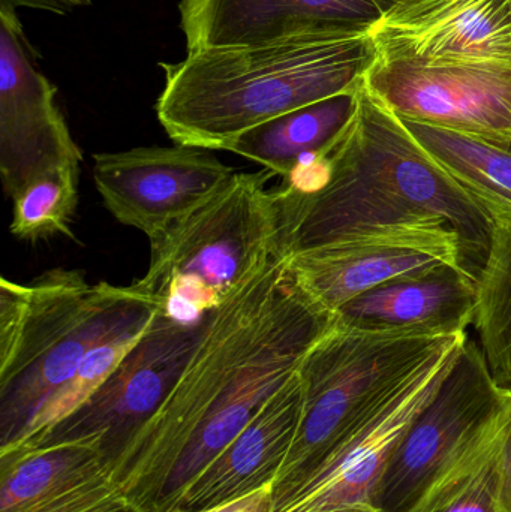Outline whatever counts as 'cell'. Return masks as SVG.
Instances as JSON below:
<instances>
[{
	"mask_svg": "<svg viewBox=\"0 0 511 512\" xmlns=\"http://www.w3.org/2000/svg\"><path fill=\"white\" fill-rule=\"evenodd\" d=\"M161 312L162 304L135 283H89L78 270L56 268L27 285L2 277L0 451L23 441L95 346Z\"/></svg>",
	"mask_w": 511,
	"mask_h": 512,
	"instance_id": "277c9868",
	"label": "cell"
},
{
	"mask_svg": "<svg viewBox=\"0 0 511 512\" xmlns=\"http://www.w3.org/2000/svg\"><path fill=\"white\" fill-rule=\"evenodd\" d=\"M363 84L398 119L511 143V71L377 57Z\"/></svg>",
	"mask_w": 511,
	"mask_h": 512,
	"instance_id": "8fae6325",
	"label": "cell"
},
{
	"mask_svg": "<svg viewBox=\"0 0 511 512\" xmlns=\"http://www.w3.org/2000/svg\"><path fill=\"white\" fill-rule=\"evenodd\" d=\"M398 2V0H377L378 5L383 8V11L386 12L387 9L392 8L395 3Z\"/></svg>",
	"mask_w": 511,
	"mask_h": 512,
	"instance_id": "83f0119b",
	"label": "cell"
},
{
	"mask_svg": "<svg viewBox=\"0 0 511 512\" xmlns=\"http://www.w3.org/2000/svg\"><path fill=\"white\" fill-rule=\"evenodd\" d=\"M357 92L341 93L261 123L231 141L225 152L261 165L287 182L326 155L341 137L356 111Z\"/></svg>",
	"mask_w": 511,
	"mask_h": 512,
	"instance_id": "d6986e66",
	"label": "cell"
},
{
	"mask_svg": "<svg viewBox=\"0 0 511 512\" xmlns=\"http://www.w3.org/2000/svg\"><path fill=\"white\" fill-rule=\"evenodd\" d=\"M335 315L294 279L291 258L279 254L224 306L207 328L173 390L132 439L114 480L135 510L153 512L159 492L195 430L234 382L282 343L326 333Z\"/></svg>",
	"mask_w": 511,
	"mask_h": 512,
	"instance_id": "3957f363",
	"label": "cell"
},
{
	"mask_svg": "<svg viewBox=\"0 0 511 512\" xmlns=\"http://www.w3.org/2000/svg\"><path fill=\"white\" fill-rule=\"evenodd\" d=\"M272 493L273 486L264 487L251 495L198 512H269L270 505H272Z\"/></svg>",
	"mask_w": 511,
	"mask_h": 512,
	"instance_id": "484cf974",
	"label": "cell"
},
{
	"mask_svg": "<svg viewBox=\"0 0 511 512\" xmlns=\"http://www.w3.org/2000/svg\"><path fill=\"white\" fill-rule=\"evenodd\" d=\"M303 387L294 373L248 426L188 484L168 512H198L273 486L299 429Z\"/></svg>",
	"mask_w": 511,
	"mask_h": 512,
	"instance_id": "e0dca14e",
	"label": "cell"
},
{
	"mask_svg": "<svg viewBox=\"0 0 511 512\" xmlns=\"http://www.w3.org/2000/svg\"><path fill=\"white\" fill-rule=\"evenodd\" d=\"M281 254L296 256L401 230L458 237L479 279L494 218L362 84L347 128L318 161L278 189Z\"/></svg>",
	"mask_w": 511,
	"mask_h": 512,
	"instance_id": "6da1fadb",
	"label": "cell"
},
{
	"mask_svg": "<svg viewBox=\"0 0 511 512\" xmlns=\"http://www.w3.org/2000/svg\"><path fill=\"white\" fill-rule=\"evenodd\" d=\"M93 180L117 222L150 243L218 194L234 170L212 150L198 147H137L93 156Z\"/></svg>",
	"mask_w": 511,
	"mask_h": 512,
	"instance_id": "30bf717a",
	"label": "cell"
},
{
	"mask_svg": "<svg viewBox=\"0 0 511 512\" xmlns=\"http://www.w3.org/2000/svg\"><path fill=\"white\" fill-rule=\"evenodd\" d=\"M117 512H141V511L135 510L134 507H128V508H125V510L117 511Z\"/></svg>",
	"mask_w": 511,
	"mask_h": 512,
	"instance_id": "f546056e",
	"label": "cell"
},
{
	"mask_svg": "<svg viewBox=\"0 0 511 512\" xmlns=\"http://www.w3.org/2000/svg\"><path fill=\"white\" fill-rule=\"evenodd\" d=\"M150 324L128 328V330L114 334V336L108 337L107 340L95 346L84 358L71 381L66 382L45 403L44 408L36 415L35 420L27 429L23 441L17 447L32 444L36 439L50 432L60 421L74 414L81 405H84L95 394V391L107 381L108 376L116 370L126 354L134 348L135 343L146 333Z\"/></svg>",
	"mask_w": 511,
	"mask_h": 512,
	"instance_id": "603a6c76",
	"label": "cell"
},
{
	"mask_svg": "<svg viewBox=\"0 0 511 512\" xmlns=\"http://www.w3.org/2000/svg\"><path fill=\"white\" fill-rule=\"evenodd\" d=\"M80 147L56 102V87L33 63L15 9L0 8V177L9 198L32 180L78 167Z\"/></svg>",
	"mask_w": 511,
	"mask_h": 512,
	"instance_id": "7c38bea8",
	"label": "cell"
},
{
	"mask_svg": "<svg viewBox=\"0 0 511 512\" xmlns=\"http://www.w3.org/2000/svg\"><path fill=\"white\" fill-rule=\"evenodd\" d=\"M189 53L257 47L342 27H372L377 0H180Z\"/></svg>",
	"mask_w": 511,
	"mask_h": 512,
	"instance_id": "9a60e30c",
	"label": "cell"
},
{
	"mask_svg": "<svg viewBox=\"0 0 511 512\" xmlns=\"http://www.w3.org/2000/svg\"><path fill=\"white\" fill-rule=\"evenodd\" d=\"M372 27H342L257 47L189 53L161 63L159 123L182 146L227 150L243 132L341 93L357 92L377 60Z\"/></svg>",
	"mask_w": 511,
	"mask_h": 512,
	"instance_id": "7a4b0ae2",
	"label": "cell"
},
{
	"mask_svg": "<svg viewBox=\"0 0 511 512\" xmlns=\"http://www.w3.org/2000/svg\"><path fill=\"white\" fill-rule=\"evenodd\" d=\"M511 403L479 343L465 337L449 372L387 460L369 507L413 512L497 435Z\"/></svg>",
	"mask_w": 511,
	"mask_h": 512,
	"instance_id": "52a82bcc",
	"label": "cell"
},
{
	"mask_svg": "<svg viewBox=\"0 0 511 512\" xmlns=\"http://www.w3.org/2000/svg\"><path fill=\"white\" fill-rule=\"evenodd\" d=\"M372 36L378 59L511 71V0H398Z\"/></svg>",
	"mask_w": 511,
	"mask_h": 512,
	"instance_id": "4fadbf2b",
	"label": "cell"
},
{
	"mask_svg": "<svg viewBox=\"0 0 511 512\" xmlns=\"http://www.w3.org/2000/svg\"><path fill=\"white\" fill-rule=\"evenodd\" d=\"M92 0H0V8L41 9V11L54 12V14H68L80 6H87Z\"/></svg>",
	"mask_w": 511,
	"mask_h": 512,
	"instance_id": "4316f807",
	"label": "cell"
},
{
	"mask_svg": "<svg viewBox=\"0 0 511 512\" xmlns=\"http://www.w3.org/2000/svg\"><path fill=\"white\" fill-rule=\"evenodd\" d=\"M273 174L234 173L191 215L152 242L147 273L135 286L162 312L195 322L224 306L281 254L282 215Z\"/></svg>",
	"mask_w": 511,
	"mask_h": 512,
	"instance_id": "5b68a950",
	"label": "cell"
},
{
	"mask_svg": "<svg viewBox=\"0 0 511 512\" xmlns=\"http://www.w3.org/2000/svg\"><path fill=\"white\" fill-rule=\"evenodd\" d=\"M344 512H377L375 510H372V508L369 507H362V508H354V510H348Z\"/></svg>",
	"mask_w": 511,
	"mask_h": 512,
	"instance_id": "f1b7e54d",
	"label": "cell"
},
{
	"mask_svg": "<svg viewBox=\"0 0 511 512\" xmlns=\"http://www.w3.org/2000/svg\"><path fill=\"white\" fill-rule=\"evenodd\" d=\"M417 143L491 213H511V143L401 120Z\"/></svg>",
	"mask_w": 511,
	"mask_h": 512,
	"instance_id": "ffe728a7",
	"label": "cell"
},
{
	"mask_svg": "<svg viewBox=\"0 0 511 512\" xmlns=\"http://www.w3.org/2000/svg\"><path fill=\"white\" fill-rule=\"evenodd\" d=\"M9 231L23 242L72 237L78 203V167L50 171L24 186L14 198Z\"/></svg>",
	"mask_w": 511,
	"mask_h": 512,
	"instance_id": "7402d4cb",
	"label": "cell"
},
{
	"mask_svg": "<svg viewBox=\"0 0 511 512\" xmlns=\"http://www.w3.org/2000/svg\"><path fill=\"white\" fill-rule=\"evenodd\" d=\"M467 334L444 343L299 480L282 492L272 493L269 512H344L369 507L390 454L440 387Z\"/></svg>",
	"mask_w": 511,
	"mask_h": 512,
	"instance_id": "9c48e42d",
	"label": "cell"
},
{
	"mask_svg": "<svg viewBox=\"0 0 511 512\" xmlns=\"http://www.w3.org/2000/svg\"><path fill=\"white\" fill-rule=\"evenodd\" d=\"M128 507L95 448L59 444L0 451V512H117Z\"/></svg>",
	"mask_w": 511,
	"mask_h": 512,
	"instance_id": "2e32d148",
	"label": "cell"
},
{
	"mask_svg": "<svg viewBox=\"0 0 511 512\" xmlns=\"http://www.w3.org/2000/svg\"><path fill=\"white\" fill-rule=\"evenodd\" d=\"M494 233L477 279L473 327L489 373L511 393V213H494Z\"/></svg>",
	"mask_w": 511,
	"mask_h": 512,
	"instance_id": "44dd1931",
	"label": "cell"
},
{
	"mask_svg": "<svg viewBox=\"0 0 511 512\" xmlns=\"http://www.w3.org/2000/svg\"><path fill=\"white\" fill-rule=\"evenodd\" d=\"M476 300V280L455 265L441 264L353 298L336 310L335 322L375 333L452 336L473 325Z\"/></svg>",
	"mask_w": 511,
	"mask_h": 512,
	"instance_id": "ac0fdd59",
	"label": "cell"
},
{
	"mask_svg": "<svg viewBox=\"0 0 511 512\" xmlns=\"http://www.w3.org/2000/svg\"><path fill=\"white\" fill-rule=\"evenodd\" d=\"M501 427L480 453L447 478L413 512H501L498 469Z\"/></svg>",
	"mask_w": 511,
	"mask_h": 512,
	"instance_id": "cb8c5ba5",
	"label": "cell"
},
{
	"mask_svg": "<svg viewBox=\"0 0 511 512\" xmlns=\"http://www.w3.org/2000/svg\"><path fill=\"white\" fill-rule=\"evenodd\" d=\"M207 321L209 313L195 322L158 313L134 348L84 405L50 432L21 447L87 445L95 448L114 471L132 439L173 390L206 331Z\"/></svg>",
	"mask_w": 511,
	"mask_h": 512,
	"instance_id": "ba28073f",
	"label": "cell"
},
{
	"mask_svg": "<svg viewBox=\"0 0 511 512\" xmlns=\"http://www.w3.org/2000/svg\"><path fill=\"white\" fill-rule=\"evenodd\" d=\"M455 336L375 333L335 322L297 369L303 387L302 417L273 493L299 480Z\"/></svg>",
	"mask_w": 511,
	"mask_h": 512,
	"instance_id": "8992f818",
	"label": "cell"
},
{
	"mask_svg": "<svg viewBox=\"0 0 511 512\" xmlns=\"http://www.w3.org/2000/svg\"><path fill=\"white\" fill-rule=\"evenodd\" d=\"M500 507L501 512H511V403L500 433Z\"/></svg>",
	"mask_w": 511,
	"mask_h": 512,
	"instance_id": "d4e9b609",
	"label": "cell"
},
{
	"mask_svg": "<svg viewBox=\"0 0 511 512\" xmlns=\"http://www.w3.org/2000/svg\"><path fill=\"white\" fill-rule=\"evenodd\" d=\"M290 258L297 285L333 315L353 298L398 277L441 264L464 270L458 237L434 230L377 234Z\"/></svg>",
	"mask_w": 511,
	"mask_h": 512,
	"instance_id": "5bb4252c",
	"label": "cell"
}]
</instances>
